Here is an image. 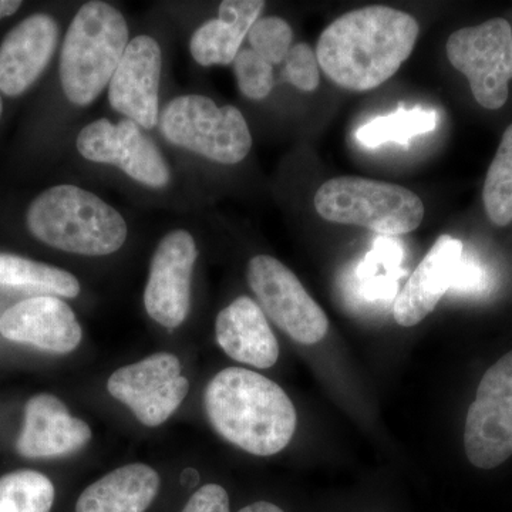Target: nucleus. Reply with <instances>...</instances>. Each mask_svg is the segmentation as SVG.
<instances>
[{"label":"nucleus","instance_id":"f03ea898","mask_svg":"<svg viewBox=\"0 0 512 512\" xmlns=\"http://www.w3.org/2000/svg\"><path fill=\"white\" fill-rule=\"evenodd\" d=\"M204 404L211 426L222 439L254 456H274L284 450L298 424L285 390L241 367H228L215 375L205 390Z\"/></svg>","mask_w":512,"mask_h":512},{"label":"nucleus","instance_id":"39448f33","mask_svg":"<svg viewBox=\"0 0 512 512\" xmlns=\"http://www.w3.org/2000/svg\"><path fill=\"white\" fill-rule=\"evenodd\" d=\"M315 208L326 221L359 225L393 237L413 232L424 218L419 195L402 185L362 177H338L320 185Z\"/></svg>","mask_w":512,"mask_h":512},{"label":"nucleus","instance_id":"4be33fe9","mask_svg":"<svg viewBox=\"0 0 512 512\" xmlns=\"http://www.w3.org/2000/svg\"><path fill=\"white\" fill-rule=\"evenodd\" d=\"M437 126L434 110L414 107L412 110L399 109L387 116L376 117L356 131V138L363 146L376 148L387 143L409 146L413 137L430 133Z\"/></svg>","mask_w":512,"mask_h":512},{"label":"nucleus","instance_id":"1a4fd4ad","mask_svg":"<svg viewBox=\"0 0 512 512\" xmlns=\"http://www.w3.org/2000/svg\"><path fill=\"white\" fill-rule=\"evenodd\" d=\"M464 446L473 466L491 470L512 456V350L485 372L468 409Z\"/></svg>","mask_w":512,"mask_h":512},{"label":"nucleus","instance_id":"ddd939ff","mask_svg":"<svg viewBox=\"0 0 512 512\" xmlns=\"http://www.w3.org/2000/svg\"><path fill=\"white\" fill-rule=\"evenodd\" d=\"M161 49L150 36L130 40L109 83V101L114 110L151 130L158 123V90Z\"/></svg>","mask_w":512,"mask_h":512},{"label":"nucleus","instance_id":"f3484780","mask_svg":"<svg viewBox=\"0 0 512 512\" xmlns=\"http://www.w3.org/2000/svg\"><path fill=\"white\" fill-rule=\"evenodd\" d=\"M463 254L460 239L441 235L434 242L394 302V319L400 326L412 328L436 309L453 285Z\"/></svg>","mask_w":512,"mask_h":512},{"label":"nucleus","instance_id":"4468645a","mask_svg":"<svg viewBox=\"0 0 512 512\" xmlns=\"http://www.w3.org/2000/svg\"><path fill=\"white\" fill-rule=\"evenodd\" d=\"M0 333L12 342L55 355L73 352L83 338L73 309L56 296H36L16 303L0 318Z\"/></svg>","mask_w":512,"mask_h":512},{"label":"nucleus","instance_id":"cd10ccee","mask_svg":"<svg viewBox=\"0 0 512 512\" xmlns=\"http://www.w3.org/2000/svg\"><path fill=\"white\" fill-rule=\"evenodd\" d=\"M285 76L296 89L315 92L319 87V62L316 52L306 43L292 46L285 59Z\"/></svg>","mask_w":512,"mask_h":512},{"label":"nucleus","instance_id":"393cba45","mask_svg":"<svg viewBox=\"0 0 512 512\" xmlns=\"http://www.w3.org/2000/svg\"><path fill=\"white\" fill-rule=\"evenodd\" d=\"M252 50L269 64L285 62L292 47V29L284 19L276 16L259 18L248 33Z\"/></svg>","mask_w":512,"mask_h":512},{"label":"nucleus","instance_id":"f257e3e1","mask_svg":"<svg viewBox=\"0 0 512 512\" xmlns=\"http://www.w3.org/2000/svg\"><path fill=\"white\" fill-rule=\"evenodd\" d=\"M417 20L389 6H367L340 16L323 30L316 47L320 69L352 92L382 86L412 55Z\"/></svg>","mask_w":512,"mask_h":512},{"label":"nucleus","instance_id":"c756f323","mask_svg":"<svg viewBox=\"0 0 512 512\" xmlns=\"http://www.w3.org/2000/svg\"><path fill=\"white\" fill-rule=\"evenodd\" d=\"M183 512H229L228 493L221 485H204L192 494Z\"/></svg>","mask_w":512,"mask_h":512},{"label":"nucleus","instance_id":"0eeeda50","mask_svg":"<svg viewBox=\"0 0 512 512\" xmlns=\"http://www.w3.org/2000/svg\"><path fill=\"white\" fill-rule=\"evenodd\" d=\"M446 52L454 69L467 77L480 106L504 107L512 80V28L507 20L495 18L458 29L448 37Z\"/></svg>","mask_w":512,"mask_h":512},{"label":"nucleus","instance_id":"a878e982","mask_svg":"<svg viewBox=\"0 0 512 512\" xmlns=\"http://www.w3.org/2000/svg\"><path fill=\"white\" fill-rule=\"evenodd\" d=\"M239 90L251 100H262L274 89V69L254 50H239L234 62Z\"/></svg>","mask_w":512,"mask_h":512},{"label":"nucleus","instance_id":"2f4dec72","mask_svg":"<svg viewBox=\"0 0 512 512\" xmlns=\"http://www.w3.org/2000/svg\"><path fill=\"white\" fill-rule=\"evenodd\" d=\"M20 6H22V2H18V0H0V19L8 18L18 12Z\"/></svg>","mask_w":512,"mask_h":512},{"label":"nucleus","instance_id":"9b49d317","mask_svg":"<svg viewBox=\"0 0 512 512\" xmlns=\"http://www.w3.org/2000/svg\"><path fill=\"white\" fill-rule=\"evenodd\" d=\"M77 150L93 163L116 165L133 180L161 188L170 183V168L156 144L144 136L133 120L113 124L93 121L80 131Z\"/></svg>","mask_w":512,"mask_h":512},{"label":"nucleus","instance_id":"412c9836","mask_svg":"<svg viewBox=\"0 0 512 512\" xmlns=\"http://www.w3.org/2000/svg\"><path fill=\"white\" fill-rule=\"evenodd\" d=\"M0 285L64 298H76L80 293L79 281L70 272L12 254H0Z\"/></svg>","mask_w":512,"mask_h":512},{"label":"nucleus","instance_id":"bb28decb","mask_svg":"<svg viewBox=\"0 0 512 512\" xmlns=\"http://www.w3.org/2000/svg\"><path fill=\"white\" fill-rule=\"evenodd\" d=\"M402 261L403 251L396 241L389 238L377 239L375 247L357 268L356 275L359 285L366 284L380 276L400 279L399 269Z\"/></svg>","mask_w":512,"mask_h":512},{"label":"nucleus","instance_id":"6ab92c4d","mask_svg":"<svg viewBox=\"0 0 512 512\" xmlns=\"http://www.w3.org/2000/svg\"><path fill=\"white\" fill-rule=\"evenodd\" d=\"M264 8L262 0L222 2L218 18L205 22L191 37L190 50L195 62L205 67L232 64Z\"/></svg>","mask_w":512,"mask_h":512},{"label":"nucleus","instance_id":"aec40b11","mask_svg":"<svg viewBox=\"0 0 512 512\" xmlns=\"http://www.w3.org/2000/svg\"><path fill=\"white\" fill-rule=\"evenodd\" d=\"M160 490V476L146 464L111 471L80 495L76 512H146Z\"/></svg>","mask_w":512,"mask_h":512},{"label":"nucleus","instance_id":"2eb2a0df","mask_svg":"<svg viewBox=\"0 0 512 512\" xmlns=\"http://www.w3.org/2000/svg\"><path fill=\"white\" fill-rule=\"evenodd\" d=\"M59 39L52 16L33 15L10 30L0 45V92L9 97L25 93L45 72Z\"/></svg>","mask_w":512,"mask_h":512},{"label":"nucleus","instance_id":"72a5a7b5","mask_svg":"<svg viewBox=\"0 0 512 512\" xmlns=\"http://www.w3.org/2000/svg\"><path fill=\"white\" fill-rule=\"evenodd\" d=\"M2 111H3V101H2V97H0V117H2Z\"/></svg>","mask_w":512,"mask_h":512},{"label":"nucleus","instance_id":"f704fd0d","mask_svg":"<svg viewBox=\"0 0 512 512\" xmlns=\"http://www.w3.org/2000/svg\"><path fill=\"white\" fill-rule=\"evenodd\" d=\"M511 28H512V26H511Z\"/></svg>","mask_w":512,"mask_h":512},{"label":"nucleus","instance_id":"7c9ffc66","mask_svg":"<svg viewBox=\"0 0 512 512\" xmlns=\"http://www.w3.org/2000/svg\"><path fill=\"white\" fill-rule=\"evenodd\" d=\"M238 512H285L278 507V505L272 503H266V501H258V503H254L248 505V507L242 508L241 511Z\"/></svg>","mask_w":512,"mask_h":512},{"label":"nucleus","instance_id":"9d476101","mask_svg":"<svg viewBox=\"0 0 512 512\" xmlns=\"http://www.w3.org/2000/svg\"><path fill=\"white\" fill-rule=\"evenodd\" d=\"M181 372L183 366L173 353H154L116 370L109 377L107 390L126 404L141 424L158 427L173 416L190 392V382Z\"/></svg>","mask_w":512,"mask_h":512},{"label":"nucleus","instance_id":"a211bd4d","mask_svg":"<svg viewBox=\"0 0 512 512\" xmlns=\"http://www.w3.org/2000/svg\"><path fill=\"white\" fill-rule=\"evenodd\" d=\"M218 345L231 359L269 369L278 362L279 343L264 311L248 296L235 299L215 320Z\"/></svg>","mask_w":512,"mask_h":512},{"label":"nucleus","instance_id":"7ed1b4c3","mask_svg":"<svg viewBox=\"0 0 512 512\" xmlns=\"http://www.w3.org/2000/svg\"><path fill=\"white\" fill-rule=\"evenodd\" d=\"M28 228L43 244L77 255L114 254L127 239L120 212L76 185H57L33 200Z\"/></svg>","mask_w":512,"mask_h":512},{"label":"nucleus","instance_id":"20e7f679","mask_svg":"<svg viewBox=\"0 0 512 512\" xmlns=\"http://www.w3.org/2000/svg\"><path fill=\"white\" fill-rule=\"evenodd\" d=\"M128 45V26L106 2H89L74 16L60 55V82L76 106L93 103L110 83Z\"/></svg>","mask_w":512,"mask_h":512},{"label":"nucleus","instance_id":"423d86ee","mask_svg":"<svg viewBox=\"0 0 512 512\" xmlns=\"http://www.w3.org/2000/svg\"><path fill=\"white\" fill-rule=\"evenodd\" d=\"M160 126L174 146L215 163L238 164L251 151V131L241 111L234 106H217L198 94L171 101L161 114Z\"/></svg>","mask_w":512,"mask_h":512},{"label":"nucleus","instance_id":"6e6552de","mask_svg":"<svg viewBox=\"0 0 512 512\" xmlns=\"http://www.w3.org/2000/svg\"><path fill=\"white\" fill-rule=\"evenodd\" d=\"M248 284L266 315L279 329L301 345H315L325 338L329 320L288 266L269 255H258L248 264Z\"/></svg>","mask_w":512,"mask_h":512},{"label":"nucleus","instance_id":"c85d7f7f","mask_svg":"<svg viewBox=\"0 0 512 512\" xmlns=\"http://www.w3.org/2000/svg\"><path fill=\"white\" fill-rule=\"evenodd\" d=\"M487 284L483 266L473 256H461L460 264L454 275L451 291L461 293H478L483 291Z\"/></svg>","mask_w":512,"mask_h":512},{"label":"nucleus","instance_id":"f8f14e48","mask_svg":"<svg viewBox=\"0 0 512 512\" xmlns=\"http://www.w3.org/2000/svg\"><path fill=\"white\" fill-rule=\"evenodd\" d=\"M198 251L184 229L161 239L151 259L144 306L151 319L168 329L178 328L191 308V281Z\"/></svg>","mask_w":512,"mask_h":512},{"label":"nucleus","instance_id":"473e14b6","mask_svg":"<svg viewBox=\"0 0 512 512\" xmlns=\"http://www.w3.org/2000/svg\"><path fill=\"white\" fill-rule=\"evenodd\" d=\"M198 480H200V474H198V471L194 470V468H187V470L183 471L181 481H183V484L187 485V487L197 484Z\"/></svg>","mask_w":512,"mask_h":512},{"label":"nucleus","instance_id":"b1692460","mask_svg":"<svg viewBox=\"0 0 512 512\" xmlns=\"http://www.w3.org/2000/svg\"><path fill=\"white\" fill-rule=\"evenodd\" d=\"M483 201L488 218L497 227L512 222V124L504 131L500 147L485 178Z\"/></svg>","mask_w":512,"mask_h":512},{"label":"nucleus","instance_id":"dca6fc26","mask_svg":"<svg viewBox=\"0 0 512 512\" xmlns=\"http://www.w3.org/2000/svg\"><path fill=\"white\" fill-rule=\"evenodd\" d=\"M92 440L86 421L73 417L53 394H37L26 404L25 424L16 450L26 458H52L76 453Z\"/></svg>","mask_w":512,"mask_h":512},{"label":"nucleus","instance_id":"5701e85b","mask_svg":"<svg viewBox=\"0 0 512 512\" xmlns=\"http://www.w3.org/2000/svg\"><path fill=\"white\" fill-rule=\"evenodd\" d=\"M55 485L33 470H20L0 478V512H50Z\"/></svg>","mask_w":512,"mask_h":512}]
</instances>
